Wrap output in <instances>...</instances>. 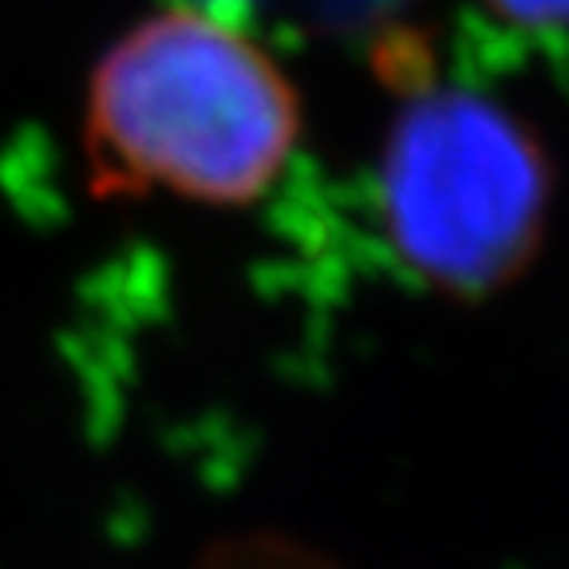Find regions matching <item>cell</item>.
I'll return each mask as SVG.
<instances>
[{
  "label": "cell",
  "mask_w": 569,
  "mask_h": 569,
  "mask_svg": "<svg viewBox=\"0 0 569 569\" xmlns=\"http://www.w3.org/2000/svg\"><path fill=\"white\" fill-rule=\"evenodd\" d=\"M301 139V99L266 48L190 4L131 24L99 56L83 103L96 190L249 206Z\"/></svg>",
  "instance_id": "1"
},
{
  "label": "cell",
  "mask_w": 569,
  "mask_h": 569,
  "mask_svg": "<svg viewBox=\"0 0 569 569\" xmlns=\"http://www.w3.org/2000/svg\"><path fill=\"white\" fill-rule=\"evenodd\" d=\"M550 159L522 119L482 91L431 88L391 119L380 151V230L411 277L482 297L542 246Z\"/></svg>",
  "instance_id": "2"
},
{
  "label": "cell",
  "mask_w": 569,
  "mask_h": 569,
  "mask_svg": "<svg viewBox=\"0 0 569 569\" xmlns=\"http://www.w3.org/2000/svg\"><path fill=\"white\" fill-rule=\"evenodd\" d=\"M498 17L530 28H569V0H487Z\"/></svg>",
  "instance_id": "3"
}]
</instances>
